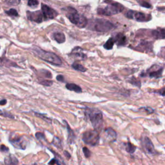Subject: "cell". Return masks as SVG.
Wrapping results in <instances>:
<instances>
[{
	"instance_id": "13",
	"label": "cell",
	"mask_w": 165,
	"mask_h": 165,
	"mask_svg": "<svg viewBox=\"0 0 165 165\" xmlns=\"http://www.w3.org/2000/svg\"><path fill=\"white\" fill-rule=\"evenodd\" d=\"M4 163L5 165H17L18 160L14 155L10 154L5 158Z\"/></svg>"
},
{
	"instance_id": "40",
	"label": "cell",
	"mask_w": 165,
	"mask_h": 165,
	"mask_svg": "<svg viewBox=\"0 0 165 165\" xmlns=\"http://www.w3.org/2000/svg\"><path fill=\"white\" fill-rule=\"evenodd\" d=\"M7 100L6 99H3L0 101V105H5L7 104Z\"/></svg>"
},
{
	"instance_id": "19",
	"label": "cell",
	"mask_w": 165,
	"mask_h": 165,
	"mask_svg": "<svg viewBox=\"0 0 165 165\" xmlns=\"http://www.w3.org/2000/svg\"><path fill=\"white\" fill-rule=\"evenodd\" d=\"M66 124V127H67V130H68L69 133V143H74V139L75 138V135L74 134V132L72 130L71 128L69 127V125Z\"/></svg>"
},
{
	"instance_id": "22",
	"label": "cell",
	"mask_w": 165,
	"mask_h": 165,
	"mask_svg": "<svg viewBox=\"0 0 165 165\" xmlns=\"http://www.w3.org/2000/svg\"><path fill=\"white\" fill-rule=\"evenodd\" d=\"M162 72H163V69H160L155 71L151 72L149 73V76L150 78H160L162 75Z\"/></svg>"
},
{
	"instance_id": "26",
	"label": "cell",
	"mask_w": 165,
	"mask_h": 165,
	"mask_svg": "<svg viewBox=\"0 0 165 165\" xmlns=\"http://www.w3.org/2000/svg\"><path fill=\"white\" fill-rule=\"evenodd\" d=\"M7 14H8V16H13V17H17L18 16V14H17V12L15 10V9L12 8L10 10H9L8 11H6L5 12Z\"/></svg>"
},
{
	"instance_id": "4",
	"label": "cell",
	"mask_w": 165,
	"mask_h": 165,
	"mask_svg": "<svg viewBox=\"0 0 165 165\" xmlns=\"http://www.w3.org/2000/svg\"><path fill=\"white\" fill-rule=\"evenodd\" d=\"M66 16L72 23L79 28H85L88 25V20L82 15L79 14L77 10L72 7L67 8Z\"/></svg>"
},
{
	"instance_id": "37",
	"label": "cell",
	"mask_w": 165,
	"mask_h": 165,
	"mask_svg": "<svg viewBox=\"0 0 165 165\" xmlns=\"http://www.w3.org/2000/svg\"><path fill=\"white\" fill-rule=\"evenodd\" d=\"M157 92L160 95L163 96H165V88H162V89L157 91Z\"/></svg>"
},
{
	"instance_id": "30",
	"label": "cell",
	"mask_w": 165,
	"mask_h": 165,
	"mask_svg": "<svg viewBox=\"0 0 165 165\" xmlns=\"http://www.w3.org/2000/svg\"><path fill=\"white\" fill-rule=\"evenodd\" d=\"M82 152H83V153H84L85 156L87 158H88V157H90L91 152H90L89 150H88V148H87V147L82 148Z\"/></svg>"
},
{
	"instance_id": "34",
	"label": "cell",
	"mask_w": 165,
	"mask_h": 165,
	"mask_svg": "<svg viewBox=\"0 0 165 165\" xmlns=\"http://www.w3.org/2000/svg\"><path fill=\"white\" fill-rule=\"evenodd\" d=\"M0 115L1 116H3L5 117H10V118H14V116L12 115L11 114H8L7 112H4L1 111V110H0Z\"/></svg>"
},
{
	"instance_id": "21",
	"label": "cell",
	"mask_w": 165,
	"mask_h": 165,
	"mask_svg": "<svg viewBox=\"0 0 165 165\" xmlns=\"http://www.w3.org/2000/svg\"><path fill=\"white\" fill-rule=\"evenodd\" d=\"M115 40L113 38H110L106 42V43L104 45V48H106V50H111L112 49L113 46L114 45Z\"/></svg>"
},
{
	"instance_id": "1",
	"label": "cell",
	"mask_w": 165,
	"mask_h": 165,
	"mask_svg": "<svg viewBox=\"0 0 165 165\" xmlns=\"http://www.w3.org/2000/svg\"><path fill=\"white\" fill-rule=\"evenodd\" d=\"M85 115L90 120L94 129L97 131L101 130L103 123L101 112L96 108H87L85 110Z\"/></svg>"
},
{
	"instance_id": "8",
	"label": "cell",
	"mask_w": 165,
	"mask_h": 165,
	"mask_svg": "<svg viewBox=\"0 0 165 165\" xmlns=\"http://www.w3.org/2000/svg\"><path fill=\"white\" fill-rule=\"evenodd\" d=\"M9 141L15 148L21 150H25L27 146V144H28L27 141L24 139V137L20 136L15 137L13 138L10 137Z\"/></svg>"
},
{
	"instance_id": "20",
	"label": "cell",
	"mask_w": 165,
	"mask_h": 165,
	"mask_svg": "<svg viewBox=\"0 0 165 165\" xmlns=\"http://www.w3.org/2000/svg\"><path fill=\"white\" fill-rule=\"evenodd\" d=\"M124 146H125V149H126V150L128 153H130V154H133V153L136 151V147L134 145H132L131 143L128 142L127 143H125Z\"/></svg>"
},
{
	"instance_id": "39",
	"label": "cell",
	"mask_w": 165,
	"mask_h": 165,
	"mask_svg": "<svg viewBox=\"0 0 165 165\" xmlns=\"http://www.w3.org/2000/svg\"><path fill=\"white\" fill-rule=\"evenodd\" d=\"M64 154L65 155V157H66L67 159H69L70 157H71V156H70V154L67 151H64Z\"/></svg>"
},
{
	"instance_id": "16",
	"label": "cell",
	"mask_w": 165,
	"mask_h": 165,
	"mask_svg": "<svg viewBox=\"0 0 165 165\" xmlns=\"http://www.w3.org/2000/svg\"><path fill=\"white\" fill-rule=\"evenodd\" d=\"M152 35L156 39H165V29L152 30Z\"/></svg>"
},
{
	"instance_id": "7",
	"label": "cell",
	"mask_w": 165,
	"mask_h": 165,
	"mask_svg": "<svg viewBox=\"0 0 165 165\" xmlns=\"http://www.w3.org/2000/svg\"><path fill=\"white\" fill-rule=\"evenodd\" d=\"M126 16L129 19L135 20L139 22H146L151 20L150 15L134 10L128 11L126 14Z\"/></svg>"
},
{
	"instance_id": "5",
	"label": "cell",
	"mask_w": 165,
	"mask_h": 165,
	"mask_svg": "<svg viewBox=\"0 0 165 165\" xmlns=\"http://www.w3.org/2000/svg\"><path fill=\"white\" fill-rule=\"evenodd\" d=\"M88 25L90 29L97 32H108L114 28V25L110 21L102 19L91 20Z\"/></svg>"
},
{
	"instance_id": "12",
	"label": "cell",
	"mask_w": 165,
	"mask_h": 165,
	"mask_svg": "<svg viewBox=\"0 0 165 165\" xmlns=\"http://www.w3.org/2000/svg\"><path fill=\"white\" fill-rule=\"evenodd\" d=\"M143 145H144V147L145 148L146 151L150 153V154H155V151L154 145H153L152 141L148 137H145L143 140Z\"/></svg>"
},
{
	"instance_id": "3",
	"label": "cell",
	"mask_w": 165,
	"mask_h": 165,
	"mask_svg": "<svg viewBox=\"0 0 165 165\" xmlns=\"http://www.w3.org/2000/svg\"><path fill=\"white\" fill-rule=\"evenodd\" d=\"M108 4V5L105 8H99L97 9V13L103 16H112V15L116 14L121 13L123 10L124 7L119 3L106 0L105 1Z\"/></svg>"
},
{
	"instance_id": "25",
	"label": "cell",
	"mask_w": 165,
	"mask_h": 165,
	"mask_svg": "<svg viewBox=\"0 0 165 165\" xmlns=\"http://www.w3.org/2000/svg\"><path fill=\"white\" fill-rule=\"evenodd\" d=\"M59 158H61V157L59 156V158H54L53 159H52L50 162H49V163H48V164H50V165H53V164H57V165H62V163H61L60 161H63L62 159H60L59 160Z\"/></svg>"
},
{
	"instance_id": "29",
	"label": "cell",
	"mask_w": 165,
	"mask_h": 165,
	"mask_svg": "<svg viewBox=\"0 0 165 165\" xmlns=\"http://www.w3.org/2000/svg\"><path fill=\"white\" fill-rule=\"evenodd\" d=\"M138 2H139V3L140 4V5L142 6V7H144L148 8H152V5L148 2L145 1H138Z\"/></svg>"
},
{
	"instance_id": "2",
	"label": "cell",
	"mask_w": 165,
	"mask_h": 165,
	"mask_svg": "<svg viewBox=\"0 0 165 165\" xmlns=\"http://www.w3.org/2000/svg\"><path fill=\"white\" fill-rule=\"evenodd\" d=\"M33 52L37 55L40 59L52 64V65L58 66L61 65L62 64V59L54 53L43 50L41 48L36 47H34Z\"/></svg>"
},
{
	"instance_id": "15",
	"label": "cell",
	"mask_w": 165,
	"mask_h": 165,
	"mask_svg": "<svg viewBox=\"0 0 165 165\" xmlns=\"http://www.w3.org/2000/svg\"><path fill=\"white\" fill-rule=\"evenodd\" d=\"M105 134L108 140L111 141H114L117 138V134L112 128H108L105 130Z\"/></svg>"
},
{
	"instance_id": "11",
	"label": "cell",
	"mask_w": 165,
	"mask_h": 165,
	"mask_svg": "<svg viewBox=\"0 0 165 165\" xmlns=\"http://www.w3.org/2000/svg\"><path fill=\"white\" fill-rule=\"evenodd\" d=\"M70 56L75 58V59H78L79 60H85L87 59L86 54L82 52V49L80 47H76L72 50L71 54Z\"/></svg>"
},
{
	"instance_id": "23",
	"label": "cell",
	"mask_w": 165,
	"mask_h": 165,
	"mask_svg": "<svg viewBox=\"0 0 165 165\" xmlns=\"http://www.w3.org/2000/svg\"><path fill=\"white\" fill-rule=\"evenodd\" d=\"M72 66L73 69L76 70H78V71L85 72L87 70L85 67H84L82 65H81V64H79V63H73Z\"/></svg>"
},
{
	"instance_id": "32",
	"label": "cell",
	"mask_w": 165,
	"mask_h": 165,
	"mask_svg": "<svg viewBox=\"0 0 165 165\" xmlns=\"http://www.w3.org/2000/svg\"><path fill=\"white\" fill-rule=\"evenodd\" d=\"M40 83L41 85H43L45 86H47V87H50L52 85V81H50V80H43V81L40 82Z\"/></svg>"
},
{
	"instance_id": "36",
	"label": "cell",
	"mask_w": 165,
	"mask_h": 165,
	"mask_svg": "<svg viewBox=\"0 0 165 165\" xmlns=\"http://www.w3.org/2000/svg\"><path fill=\"white\" fill-rule=\"evenodd\" d=\"M130 82L132 84L134 85H136V86H137V87H140L141 86V82L139 81H138L137 80H136V79H135V81L134 80H132V81H130Z\"/></svg>"
},
{
	"instance_id": "9",
	"label": "cell",
	"mask_w": 165,
	"mask_h": 165,
	"mask_svg": "<svg viewBox=\"0 0 165 165\" xmlns=\"http://www.w3.org/2000/svg\"><path fill=\"white\" fill-rule=\"evenodd\" d=\"M27 16L28 20L34 21L38 23H41L44 20V16L42 12L41 11H35V12H30L27 11Z\"/></svg>"
},
{
	"instance_id": "6",
	"label": "cell",
	"mask_w": 165,
	"mask_h": 165,
	"mask_svg": "<svg viewBox=\"0 0 165 165\" xmlns=\"http://www.w3.org/2000/svg\"><path fill=\"white\" fill-rule=\"evenodd\" d=\"M99 134L96 130H88L82 134V141L87 145L96 146L99 142Z\"/></svg>"
},
{
	"instance_id": "27",
	"label": "cell",
	"mask_w": 165,
	"mask_h": 165,
	"mask_svg": "<svg viewBox=\"0 0 165 165\" xmlns=\"http://www.w3.org/2000/svg\"><path fill=\"white\" fill-rule=\"evenodd\" d=\"M39 4L38 0H29L28 5L31 7H37Z\"/></svg>"
},
{
	"instance_id": "33",
	"label": "cell",
	"mask_w": 165,
	"mask_h": 165,
	"mask_svg": "<svg viewBox=\"0 0 165 165\" xmlns=\"http://www.w3.org/2000/svg\"><path fill=\"white\" fill-rule=\"evenodd\" d=\"M36 137L38 140H45V137L43 134L41 132H37L36 134Z\"/></svg>"
},
{
	"instance_id": "18",
	"label": "cell",
	"mask_w": 165,
	"mask_h": 165,
	"mask_svg": "<svg viewBox=\"0 0 165 165\" xmlns=\"http://www.w3.org/2000/svg\"><path fill=\"white\" fill-rule=\"evenodd\" d=\"M66 88L69 90L74 91V92H77V93H81L82 92L81 88L79 86H78V85H76V84H73V83L66 84Z\"/></svg>"
},
{
	"instance_id": "35",
	"label": "cell",
	"mask_w": 165,
	"mask_h": 165,
	"mask_svg": "<svg viewBox=\"0 0 165 165\" xmlns=\"http://www.w3.org/2000/svg\"><path fill=\"white\" fill-rule=\"evenodd\" d=\"M0 150L2 152H8V148H7V146H5L4 145H2L0 146Z\"/></svg>"
},
{
	"instance_id": "31",
	"label": "cell",
	"mask_w": 165,
	"mask_h": 165,
	"mask_svg": "<svg viewBox=\"0 0 165 165\" xmlns=\"http://www.w3.org/2000/svg\"><path fill=\"white\" fill-rule=\"evenodd\" d=\"M8 4L12 5H17L20 4V0H6Z\"/></svg>"
},
{
	"instance_id": "17",
	"label": "cell",
	"mask_w": 165,
	"mask_h": 165,
	"mask_svg": "<svg viewBox=\"0 0 165 165\" xmlns=\"http://www.w3.org/2000/svg\"><path fill=\"white\" fill-rule=\"evenodd\" d=\"M53 36L58 43H63L65 41V36L62 32H55L53 34Z\"/></svg>"
},
{
	"instance_id": "24",
	"label": "cell",
	"mask_w": 165,
	"mask_h": 165,
	"mask_svg": "<svg viewBox=\"0 0 165 165\" xmlns=\"http://www.w3.org/2000/svg\"><path fill=\"white\" fill-rule=\"evenodd\" d=\"M52 143L54 144V145H55L57 148H62V142H61V140L59 138H58L57 137H54V139L52 141Z\"/></svg>"
},
{
	"instance_id": "28",
	"label": "cell",
	"mask_w": 165,
	"mask_h": 165,
	"mask_svg": "<svg viewBox=\"0 0 165 165\" xmlns=\"http://www.w3.org/2000/svg\"><path fill=\"white\" fill-rule=\"evenodd\" d=\"M34 114H35L36 116H38V117H39L42 118L43 120H44L45 121L48 122V123H52V120H50V119L47 117H46V116H45L44 115L41 114H38V113H34Z\"/></svg>"
},
{
	"instance_id": "38",
	"label": "cell",
	"mask_w": 165,
	"mask_h": 165,
	"mask_svg": "<svg viewBox=\"0 0 165 165\" xmlns=\"http://www.w3.org/2000/svg\"><path fill=\"white\" fill-rule=\"evenodd\" d=\"M56 79H57V80L59 81H62V82L64 81V77L62 75H58L57 76Z\"/></svg>"
},
{
	"instance_id": "10",
	"label": "cell",
	"mask_w": 165,
	"mask_h": 165,
	"mask_svg": "<svg viewBox=\"0 0 165 165\" xmlns=\"http://www.w3.org/2000/svg\"><path fill=\"white\" fill-rule=\"evenodd\" d=\"M41 10L45 18L47 19H54L57 16V13L54 9L45 4L41 5Z\"/></svg>"
},
{
	"instance_id": "14",
	"label": "cell",
	"mask_w": 165,
	"mask_h": 165,
	"mask_svg": "<svg viewBox=\"0 0 165 165\" xmlns=\"http://www.w3.org/2000/svg\"><path fill=\"white\" fill-rule=\"evenodd\" d=\"M114 39L116 44L118 46H123L127 43V38L123 34H118L115 36V37Z\"/></svg>"
}]
</instances>
